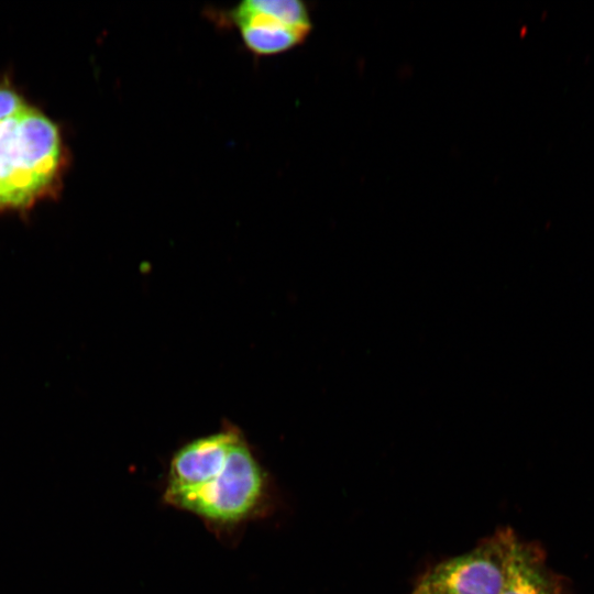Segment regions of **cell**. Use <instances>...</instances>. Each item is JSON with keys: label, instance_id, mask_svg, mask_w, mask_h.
Returning <instances> with one entry per match:
<instances>
[{"label": "cell", "instance_id": "cell-4", "mask_svg": "<svg viewBox=\"0 0 594 594\" xmlns=\"http://www.w3.org/2000/svg\"><path fill=\"white\" fill-rule=\"evenodd\" d=\"M563 576L547 564L543 548L520 539L513 530L504 557V581L499 594H563Z\"/></svg>", "mask_w": 594, "mask_h": 594}, {"label": "cell", "instance_id": "cell-6", "mask_svg": "<svg viewBox=\"0 0 594 594\" xmlns=\"http://www.w3.org/2000/svg\"><path fill=\"white\" fill-rule=\"evenodd\" d=\"M26 101L9 79L0 80V122L26 107Z\"/></svg>", "mask_w": 594, "mask_h": 594}, {"label": "cell", "instance_id": "cell-5", "mask_svg": "<svg viewBox=\"0 0 594 594\" xmlns=\"http://www.w3.org/2000/svg\"><path fill=\"white\" fill-rule=\"evenodd\" d=\"M239 29L245 46L256 55L286 52L304 42L308 35L297 30L274 25H243Z\"/></svg>", "mask_w": 594, "mask_h": 594}, {"label": "cell", "instance_id": "cell-1", "mask_svg": "<svg viewBox=\"0 0 594 594\" xmlns=\"http://www.w3.org/2000/svg\"><path fill=\"white\" fill-rule=\"evenodd\" d=\"M162 498L201 520L216 536L226 537L268 516L275 490L242 431L226 424L174 452Z\"/></svg>", "mask_w": 594, "mask_h": 594}, {"label": "cell", "instance_id": "cell-3", "mask_svg": "<svg viewBox=\"0 0 594 594\" xmlns=\"http://www.w3.org/2000/svg\"><path fill=\"white\" fill-rule=\"evenodd\" d=\"M512 532L509 527L498 528L468 552L429 565L408 594H499Z\"/></svg>", "mask_w": 594, "mask_h": 594}, {"label": "cell", "instance_id": "cell-2", "mask_svg": "<svg viewBox=\"0 0 594 594\" xmlns=\"http://www.w3.org/2000/svg\"><path fill=\"white\" fill-rule=\"evenodd\" d=\"M67 156L59 127L26 106L0 122V211H28L61 189Z\"/></svg>", "mask_w": 594, "mask_h": 594}]
</instances>
